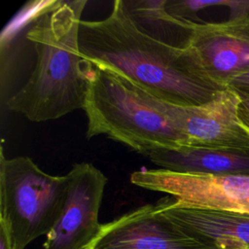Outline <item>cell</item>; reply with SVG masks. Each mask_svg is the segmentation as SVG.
<instances>
[{
  "mask_svg": "<svg viewBox=\"0 0 249 249\" xmlns=\"http://www.w3.org/2000/svg\"><path fill=\"white\" fill-rule=\"evenodd\" d=\"M61 215L45 236L43 249H83L98 232V221L108 178L89 162L75 163Z\"/></svg>",
  "mask_w": 249,
  "mask_h": 249,
  "instance_id": "obj_7",
  "label": "cell"
},
{
  "mask_svg": "<svg viewBox=\"0 0 249 249\" xmlns=\"http://www.w3.org/2000/svg\"><path fill=\"white\" fill-rule=\"evenodd\" d=\"M228 88L239 95L249 96V71L234 78L228 85Z\"/></svg>",
  "mask_w": 249,
  "mask_h": 249,
  "instance_id": "obj_14",
  "label": "cell"
},
{
  "mask_svg": "<svg viewBox=\"0 0 249 249\" xmlns=\"http://www.w3.org/2000/svg\"><path fill=\"white\" fill-rule=\"evenodd\" d=\"M85 0L49 1L25 34L35 51L34 67L7 108L31 122L56 120L83 109L92 65L81 54L79 31Z\"/></svg>",
  "mask_w": 249,
  "mask_h": 249,
  "instance_id": "obj_2",
  "label": "cell"
},
{
  "mask_svg": "<svg viewBox=\"0 0 249 249\" xmlns=\"http://www.w3.org/2000/svg\"><path fill=\"white\" fill-rule=\"evenodd\" d=\"M82 56L126 79L151 96L180 106H199L227 88L214 81L191 48L161 42L139 27L116 0L99 20H82Z\"/></svg>",
  "mask_w": 249,
  "mask_h": 249,
  "instance_id": "obj_1",
  "label": "cell"
},
{
  "mask_svg": "<svg viewBox=\"0 0 249 249\" xmlns=\"http://www.w3.org/2000/svg\"><path fill=\"white\" fill-rule=\"evenodd\" d=\"M239 95V94H238ZM240 101L238 104V117L242 124L249 129V96L239 95Z\"/></svg>",
  "mask_w": 249,
  "mask_h": 249,
  "instance_id": "obj_15",
  "label": "cell"
},
{
  "mask_svg": "<svg viewBox=\"0 0 249 249\" xmlns=\"http://www.w3.org/2000/svg\"><path fill=\"white\" fill-rule=\"evenodd\" d=\"M190 47L207 74L228 88L249 71V14L220 22L196 21Z\"/></svg>",
  "mask_w": 249,
  "mask_h": 249,
  "instance_id": "obj_9",
  "label": "cell"
},
{
  "mask_svg": "<svg viewBox=\"0 0 249 249\" xmlns=\"http://www.w3.org/2000/svg\"><path fill=\"white\" fill-rule=\"evenodd\" d=\"M130 182L169 195L181 206L249 213V175L187 173L158 169L132 172Z\"/></svg>",
  "mask_w": 249,
  "mask_h": 249,
  "instance_id": "obj_5",
  "label": "cell"
},
{
  "mask_svg": "<svg viewBox=\"0 0 249 249\" xmlns=\"http://www.w3.org/2000/svg\"><path fill=\"white\" fill-rule=\"evenodd\" d=\"M147 157L160 168L187 173L249 175V153L181 146L152 150Z\"/></svg>",
  "mask_w": 249,
  "mask_h": 249,
  "instance_id": "obj_11",
  "label": "cell"
},
{
  "mask_svg": "<svg viewBox=\"0 0 249 249\" xmlns=\"http://www.w3.org/2000/svg\"><path fill=\"white\" fill-rule=\"evenodd\" d=\"M160 109L183 131L189 146L249 153V129L238 117L240 96L227 88L199 106H180L155 98Z\"/></svg>",
  "mask_w": 249,
  "mask_h": 249,
  "instance_id": "obj_6",
  "label": "cell"
},
{
  "mask_svg": "<svg viewBox=\"0 0 249 249\" xmlns=\"http://www.w3.org/2000/svg\"><path fill=\"white\" fill-rule=\"evenodd\" d=\"M160 212L202 249H249V213L181 206L158 201Z\"/></svg>",
  "mask_w": 249,
  "mask_h": 249,
  "instance_id": "obj_10",
  "label": "cell"
},
{
  "mask_svg": "<svg viewBox=\"0 0 249 249\" xmlns=\"http://www.w3.org/2000/svg\"><path fill=\"white\" fill-rule=\"evenodd\" d=\"M83 249H202L198 242L168 221L158 202L145 204L101 224Z\"/></svg>",
  "mask_w": 249,
  "mask_h": 249,
  "instance_id": "obj_8",
  "label": "cell"
},
{
  "mask_svg": "<svg viewBox=\"0 0 249 249\" xmlns=\"http://www.w3.org/2000/svg\"><path fill=\"white\" fill-rule=\"evenodd\" d=\"M167 0L124 1L135 23L152 37L178 48L190 47L196 20L176 17L166 7Z\"/></svg>",
  "mask_w": 249,
  "mask_h": 249,
  "instance_id": "obj_12",
  "label": "cell"
},
{
  "mask_svg": "<svg viewBox=\"0 0 249 249\" xmlns=\"http://www.w3.org/2000/svg\"><path fill=\"white\" fill-rule=\"evenodd\" d=\"M0 249H17L12 229L4 220H0Z\"/></svg>",
  "mask_w": 249,
  "mask_h": 249,
  "instance_id": "obj_13",
  "label": "cell"
},
{
  "mask_svg": "<svg viewBox=\"0 0 249 249\" xmlns=\"http://www.w3.org/2000/svg\"><path fill=\"white\" fill-rule=\"evenodd\" d=\"M83 110L88 139L105 135L143 156L159 148L189 146L186 135L160 109L155 97L106 68L92 65Z\"/></svg>",
  "mask_w": 249,
  "mask_h": 249,
  "instance_id": "obj_3",
  "label": "cell"
},
{
  "mask_svg": "<svg viewBox=\"0 0 249 249\" xmlns=\"http://www.w3.org/2000/svg\"><path fill=\"white\" fill-rule=\"evenodd\" d=\"M68 173L43 171L29 157L0 154V220L12 229L17 249L47 235L58 221L69 189Z\"/></svg>",
  "mask_w": 249,
  "mask_h": 249,
  "instance_id": "obj_4",
  "label": "cell"
}]
</instances>
